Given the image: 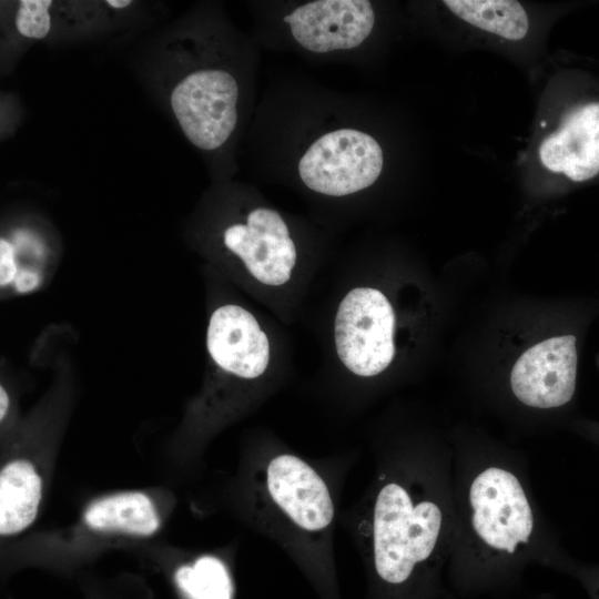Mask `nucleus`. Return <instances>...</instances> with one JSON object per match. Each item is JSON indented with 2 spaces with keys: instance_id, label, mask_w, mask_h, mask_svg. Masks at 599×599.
I'll list each match as a JSON object with an SVG mask.
<instances>
[{
  "instance_id": "13",
  "label": "nucleus",
  "mask_w": 599,
  "mask_h": 599,
  "mask_svg": "<svg viewBox=\"0 0 599 599\" xmlns=\"http://www.w3.org/2000/svg\"><path fill=\"white\" fill-rule=\"evenodd\" d=\"M85 525L101 532L148 537L161 520L152 499L141 491H122L97 499L83 515Z\"/></svg>"
},
{
  "instance_id": "16",
  "label": "nucleus",
  "mask_w": 599,
  "mask_h": 599,
  "mask_svg": "<svg viewBox=\"0 0 599 599\" xmlns=\"http://www.w3.org/2000/svg\"><path fill=\"white\" fill-rule=\"evenodd\" d=\"M50 0L20 1L14 23L18 32L29 39H43L51 29Z\"/></svg>"
},
{
  "instance_id": "10",
  "label": "nucleus",
  "mask_w": 599,
  "mask_h": 599,
  "mask_svg": "<svg viewBox=\"0 0 599 599\" xmlns=\"http://www.w3.org/2000/svg\"><path fill=\"white\" fill-rule=\"evenodd\" d=\"M206 345L220 368L241 378H256L268 365V338L255 317L238 305H224L213 312Z\"/></svg>"
},
{
  "instance_id": "3",
  "label": "nucleus",
  "mask_w": 599,
  "mask_h": 599,
  "mask_svg": "<svg viewBox=\"0 0 599 599\" xmlns=\"http://www.w3.org/2000/svg\"><path fill=\"white\" fill-rule=\"evenodd\" d=\"M383 169L376 140L358 130L341 129L317 139L298 162L304 184L313 191L343 196L372 185Z\"/></svg>"
},
{
  "instance_id": "18",
  "label": "nucleus",
  "mask_w": 599,
  "mask_h": 599,
  "mask_svg": "<svg viewBox=\"0 0 599 599\" xmlns=\"http://www.w3.org/2000/svg\"><path fill=\"white\" fill-rule=\"evenodd\" d=\"M42 283L43 275L39 268H22L10 288L17 294H28L40 288Z\"/></svg>"
},
{
  "instance_id": "9",
  "label": "nucleus",
  "mask_w": 599,
  "mask_h": 599,
  "mask_svg": "<svg viewBox=\"0 0 599 599\" xmlns=\"http://www.w3.org/2000/svg\"><path fill=\"white\" fill-rule=\"evenodd\" d=\"M295 40L316 53L358 47L369 35L375 13L367 0H317L284 17Z\"/></svg>"
},
{
  "instance_id": "20",
  "label": "nucleus",
  "mask_w": 599,
  "mask_h": 599,
  "mask_svg": "<svg viewBox=\"0 0 599 599\" xmlns=\"http://www.w3.org/2000/svg\"><path fill=\"white\" fill-rule=\"evenodd\" d=\"M132 1L130 0H108L106 4L113 9H124L128 8Z\"/></svg>"
},
{
  "instance_id": "7",
  "label": "nucleus",
  "mask_w": 599,
  "mask_h": 599,
  "mask_svg": "<svg viewBox=\"0 0 599 599\" xmlns=\"http://www.w3.org/2000/svg\"><path fill=\"white\" fill-rule=\"evenodd\" d=\"M576 378V337L564 335L527 349L511 370L510 384L514 394L524 404L552 408L572 398Z\"/></svg>"
},
{
  "instance_id": "14",
  "label": "nucleus",
  "mask_w": 599,
  "mask_h": 599,
  "mask_svg": "<svg viewBox=\"0 0 599 599\" xmlns=\"http://www.w3.org/2000/svg\"><path fill=\"white\" fill-rule=\"evenodd\" d=\"M449 10L466 22L507 40H520L528 31V17L514 0H445Z\"/></svg>"
},
{
  "instance_id": "21",
  "label": "nucleus",
  "mask_w": 599,
  "mask_h": 599,
  "mask_svg": "<svg viewBox=\"0 0 599 599\" xmlns=\"http://www.w3.org/2000/svg\"><path fill=\"white\" fill-rule=\"evenodd\" d=\"M596 598L599 599V587L596 590Z\"/></svg>"
},
{
  "instance_id": "17",
  "label": "nucleus",
  "mask_w": 599,
  "mask_h": 599,
  "mask_svg": "<svg viewBox=\"0 0 599 599\" xmlns=\"http://www.w3.org/2000/svg\"><path fill=\"white\" fill-rule=\"evenodd\" d=\"M20 266L13 242L8 237L0 238V285L1 288H10L14 282Z\"/></svg>"
},
{
  "instance_id": "12",
  "label": "nucleus",
  "mask_w": 599,
  "mask_h": 599,
  "mask_svg": "<svg viewBox=\"0 0 599 599\" xmlns=\"http://www.w3.org/2000/svg\"><path fill=\"white\" fill-rule=\"evenodd\" d=\"M42 480L27 459L8 461L0 471V534L18 535L29 528L39 511Z\"/></svg>"
},
{
  "instance_id": "4",
  "label": "nucleus",
  "mask_w": 599,
  "mask_h": 599,
  "mask_svg": "<svg viewBox=\"0 0 599 599\" xmlns=\"http://www.w3.org/2000/svg\"><path fill=\"white\" fill-rule=\"evenodd\" d=\"M238 87L232 74L203 69L183 78L172 90L170 104L187 140L202 150H215L232 134Z\"/></svg>"
},
{
  "instance_id": "5",
  "label": "nucleus",
  "mask_w": 599,
  "mask_h": 599,
  "mask_svg": "<svg viewBox=\"0 0 599 599\" xmlns=\"http://www.w3.org/2000/svg\"><path fill=\"white\" fill-rule=\"evenodd\" d=\"M469 500L476 534L491 548L512 554L526 544L534 528L530 505L510 471L490 467L473 481Z\"/></svg>"
},
{
  "instance_id": "15",
  "label": "nucleus",
  "mask_w": 599,
  "mask_h": 599,
  "mask_svg": "<svg viewBox=\"0 0 599 599\" xmlns=\"http://www.w3.org/2000/svg\"><path fill=\"white\" fill-rule=\"evenodd\" d=\"M174 579L190 599H232L227 569L213 556H203L191 565L180 567Z\"/></svg>"
},
{
  "instance_id": "19",
  "label": "nucleus",
  "mask_w": 599,
  "mask_h": 599,
  "mask_svg": "<svg viewBox=\"0 0 599 599\" xmlns=\"http://www.w3.org/2000/svg\"><path fill=\"white\" fill-rule=\"evenodd\" d=\"M9 409V395L3 386L0 387V418L3 420Z\"/></svg>"
},
{
  "instance_id": "11",
  "label": "nucleus",
  "mask_w": 599,
  "mask_h": 599,
  "mask_svg": "<svg viewBox=\"0 0 599 599\" xmlns=\"http://www.w3.org/2000/svg\"><path fill=\"white\" fill-rule=\"evenodd\" d=\"M542 164L570 180L581 182L599 173V103H589L567 114L560 129L539 149Z\"/></svg>"
},
{
  "instance_id": "1",
  "label": "nucleus",
  "mask_w": 599,
  "mask_h": 599,
  "mask_svg": "<svg viewBox=\"0 0 599 599\" xmlns=\"http://www.w3.org/2000/svg\"><path fill=\"white\" fill-rule=\"evenodd\" d=\"M441 521V510L435 502H414L403 486L385 485L377 494L372 520L378 576L390 585L407 581L416 565L433 554Z\"/></svg>"
},
{
  "instance_id": "2",
  "label": "nucleus",
  "mask_w": 599,
  "mask_h": 599,
  "mask_svg": "<svg viewBox=\"0 0 599 599\" xmlns=\"http://www.w3.org/2000/svg\"><path fill=\"white\" fill-rule=\"evenodd\" d=\"M395 313L378 290L357 287L339 303L334 326L336 352L354 374L370 377L392 363Z\"/></svg>"
},
{
  "instance_id": "6",
  "label": "nucleus",
  "mask_w": 599,
  "mask_h": 599,
  "mask_svg": "<svg viewBox=\"0 0 599 599\" xmlns=\"http://www.w3.org/2000/svg\"><path fill=\"white\" fill-rule=\"evenodd\" d=\"M265 488L271 504L300 531L323 534L332 525L334 504L328 487L302 458L290 454L272 458Z\"/></svg>"
},
{
  "instance_id": "8",
  "label": "nucleus",
  "mask_w": 599,
  "mask_h": 599,
  "mask_svg": "<svg viewBox=\"0 0 599 599\" xmlns=\"http://www.w3.org/2000/svg\"><path fill=\"white\" fill-rule=\"evenodd\" d=\"M225 246L236 254L261 283L278 286L291 277L296 248L287 225L274 210L258 207L246 223L233 224L224 232Z\"/></svg>"
}]
</instances>
